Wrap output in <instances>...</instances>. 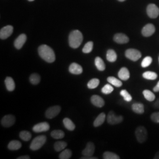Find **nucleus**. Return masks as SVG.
Masks as SVG:
<instances>
[{"label": "nucleus", "mask_w": 159, "mask_h": 159, "mask_svg": "<svg viewBox=\"0 0 159 159\" xmlns=\"http://www.w3.org/2000/svg\"><path fill=\"white\" fill-rule=\"evenodd\" d=\"M39 54L41 58L47 63H53L56 60V56L53 50L47 45H41L39 47Z\"/></svg>", "instance_id": "f257e3e1"}, {"label": "nucleus", "mask_w": 159, "mask_h": 159, "mask_svg": "<svg viewBox=\"0 0 159 159\" xmlns=\"http://www.w3.org/2000/svg\"><path fill=\"white\" fill-rule=\"evenodd\" d=\"M114 41L118 44H126L129 41V37L123 33H117L114 36Z\"/></svg>", "instance_id": "4468645a"}, {"label": "nucleus", "mask_w": 159, "mask_h": 159, "mask_svg": "<svg viewBox=\"0 0 159 159\" xmlns=\"http://www.w3.org/2000/svg\"><path fill=\"white\" fill-rule=\"evenodd\" d=\"M100 84V80L97 79H93L90 80L87 84V87L90 89H96L98 87V85Z\"/></svg>", "instance_id": "72a5a7b5"}, {"label": "nucleus", "mask_w": 159, "mask_h": 159, "mask_svg": "<svg viewBox=\"0 0 159 159\" xmlns=\"http://www.w3.org/2000/svg\"><path fill=\"white\" fill-rule=\"evenodd\" d=\"M13 32V27L11 25H7L1 29L0 38L2 40H5L8 38Z\"/></svg>", "instance_id": "9d476101"}, {"label": "nucleus", "mask_w": 159, "mask_h": 159, "mask_svg": "<svg viewBox=\"0 0 159 159\" xmlns=\"http://www.w3.org/2000/svg\"><path fill=\"white\" fill-rule=\"evenodd\" d=\"M107 81H108L109 83H110L111 84L114 85L117 87H120L123 83L122 82L119 80L116 79V77H113V76H110V77H108L107 78Z\"/></svg>", "instance_id": "cd10ccee"}, {"label": "nucleus", "mask_w": 159, "mask_h": 159, "mask_svg": "<svg viewBox=\"0 0 159 159\" xmlns=\"http://www.w3.org/2000/svg\"><path fill=\"white\" fill-rule=\"evenodd\" d=\"M95 151V146L93 143L89 142L87 144L85 149L83 150L82 154L85 157H90L94 153Z\"/></svg>", "instance_id": "ddd939ff"}, {"label": "nucleus", "mask_w": 159, "mask_h": 159, "mask_svg": "<svg viewBox=\"0 0 159 159\" xmlns=\"http://www.w3.org/2000/svg\"><path fill=\"white\" fill-rule=\"evenodd\" d=\"M50 129V125L47 122H42L34 125L33 130L35 133H41L47 131Z\"/></svg>", "instance_id": "f8f14e48"}, {"label": "nucleus", "mask_w": 159, "mask_h": 159, "mask_svg": "<svg viewBox=\"0 0 159 159\" xmlns=\"http://www.w3.org/2000/svg\"><path fill=\"white\" fill-rule=\"evenodd\" d=\"M21 143L18 140H12L9 143L8 148L11 150H17L21 148Z\"/></svg>", "instance_id": "5701e85b"}, {"label": "nucleus", "mask_w": 159, "mask_h": 159, "mask_svg": "<svg viewBox=\"0 0 159 159\" xmlns=\"http://www.w3.org/2000/svg\"><path fill=\"white\" fill-rule=\"evenodd\" d=\"M63 124L65 127L68 130L73 131L75 128L74 123L68 118H65L63 120Z\"/></svg>", "instance_id": "b1692460"}, {"label": "nucleus", "mask_w": 159, "mask_h": 159, "mask_svg": "<svg viewBox=\"0 0 159 159\" xmlns=\"http://www.w3.org/2000/svg\"><path fill=\"white\" fill-rule=\"evenodd\" d=\"M95 65L96 66L97 68L99 71H104L106 68V65L104 63L102 59L99 57H97L95 59Z\"/></svg>", "instance_id": "393cba45"}, {"label": "nucleus", "mask_w": 159, "mask_h": 159, "mask_svg": "<svg viewBox=\"0 0 159 159\" xmlns=\"http://www.w3.org/2000/svg\"><path fill=\"white\" fill-rule=\"evenodd\" d=\"M6 88L9 91H14L16 87V84L14 80L10 77H7L5 80Z\"/></svg>", "instance_id": "aec40b11"}, {"label": "nucleus", "mask_w": 159, "mask_h": 159, "mask_svg": "<svg viewBox=\"0 0 159 159\" xmlns=\"http://www.w3.org/2000/svg\"><path fill=\"white\" fill-rule=\"evenodd\" d=\"M148 16L152 18H156L159 16V8L154 4H150L147 7Z\"/></svg>", "instance_id": "1a4fd4ad"}, {"label": "nucleus", "mask_w": 159, "mask_h": 159, "mask_svg": "<svg viewBox=\"0 0 159 159\" xmlns=\"http://www.w3.org/2000/svg\"><path fill=\"white\" fill-rule=\"evenodd\" d=\"M72 152L69 149H66L60 154L59 158L60 159H69L71 157Z\"/></svg>", "instance_id": "473e14b6"}, {"label": "nucleus", "mask_w": 159, "mask_h": 159, "mask_svg": "<svg viewBox=\"0 0 159 159\" xmlns=\"http://www.w3.org/2000/svg\"><path fill=\"white\" fill-rule=\"evenodd\" d=\"M83 36L79 30H74L69 35V45L73 48H77L81 44Z\"/></svg>", "instance_id": "f03ea898"}, {"label": "nucleus", "mask_w": 159, "mask_h": 159, "mask_svg": "<svg viewBox=\"0 0 159 159\" xmlns=\"http://www.w3.org/2000/svg\"><path fill=\"white\" fill-rule=\"evenodd\" d=\"M15 122H16L15 117L13 115L9 114V115H6L2 119L1 123V125L3 127L8 128L14 125Z\"/></svg>", "instance_id": "0eeeda50"}, {"label": "nucleus", "mask_w": 159, "mask_h": 159, "mask_svg": "<svg viewBox=\"0 0 159 159\" xmlns=\"http://www.w3.org/2000/svg\"><path fill=\"white\" fill-rule=\"evenodd\" d=\"M98 158L97 157H92V156H90V157H81V159H97Z\"/></svg>", "instance_id": "37998d69"}, {"label": "nucleus", "mask_w": 159, "mask_h": 159, "mask_svg": "<svg viewBox=\"0 0 159 159\" xmlns=\"http://www.w3.org/2000/svg\"><path fill=\"white\" fill-rule=\"evenodd\" d=\"M125 57L128 59L130 60L133 61H136L142 57V54L140 51L136 49L130 48L127 50L125 52Z\"/></svg>", "instance_id": "39448f33"}, {"label": "nucleus", "mask_w": 159, "mask_h": 159, "mask_svg": "<svg viewBox=\"0 0 159 159\" xmlns=\"http://www.w3.org/2000/svg\"><path fill=\"white\" fill-rule=\"evenodd\" d=\"M29 1H33L34 0H29Z\"/></svg>", "instance_id": "49530a36"}, {"label": "nucleus", "mask_w": 159, "mask_h": 159, "mask_svg": "<svg viewBox=\"0 0 159 159\" xmlns=\"http://www.w3.org/2000/svg\"></svg>", "instance_id": "de8ad7c7"}, {"label": "nucleus", "mask_w": 159, "mask_h": 159, "mask_svg": "<svg viewBox=\"0 0 159 159\" xmlns=\"http://www.w3.org/2000/svg\"><path fill=\"white\" fill-rule=\"evenodd\" d=\"M107 120L108 124L114 125L119 124L121 122H122V121L123 120V117L121 116H117L113 111H110L108 113Z\"/></svg>", "instance_id": "423d86ee"}, {"label": "nucleus", "mask_w": 159, "mask_h": 159, "mask_svg": "<svg viewBox=\"0 0 159 159\" xmlns=\"http://www.w3.org/2000/svg\"><path fill=\"white\" fill-rule=\"evenodd\" d=\"M93 43L92 41H89L87 43L84 47L83 48V52L85 54L90 53L93 50Z\"/></svg>", "instance_id": "c9c22d12"}, {"label": "nucleus", "mask_w": 159, "mask_h": 159, "mask_svg": "<svg viewBox=\"0 0 159 159\" xmlns=\"http://www.w3.org/2000/svg\"><path fill=\"white\" fill-rule=\"evenodd\" d=\"M143 77L145 79L154 80L157 78V74L153 71H146L143 74Z\"/></svg>", "instance_id": "bb28decb"}, {"label": "nucleus", "mask_w": 159, "mask_h": 159, "mask_svg": "<svg viewBox=\"0 0 159 159\" xmlns=\"http://www.w3.org/2000/svg\"><path fill=\"white\" fill-rule=\"evenodd\" d=\"M154 159H159V152H157L156 153L155 156H154Z\"/></svg>", "instance_id": "c03bdc74"}, {"label": "nucleus", "mask_w": 159, "mask_h": 159, "mask_svg": "<svg viewBox=\"0 0 159 159\" xmlns=\"http://www.w3.org/2000/svg\"><path fill=\"white\" fill-rule=\"evenodd\" d=\"M69 71L71 74H80L83 73V68L77 63H73L69 67Z\"/></svg>", "instance_id": "f3484780"}, {"label": "nucleus", "mask_w": 159, "mask_h": 159, "mask_svg": "<svg viewBox=\"0 0 159 159\" xmlns=\"http://www.w3.org/2000/svg\"><path fill=\"white\" fill-rule=\"evenodd\" d=\"M61 111V107L59 106H55L48 108L46 112L47 118L51 119L56 117Z\"/></svg>", "instance_id": "6e6552de"}, {"label": "nucleus", "mask_w": 159, "mask_h": 159, "mask_svg": "<svg viewBox=\"0 0 159 159\" xmlns=\"http://www.w3.org/2000/svg\"><path fill=\"white\" fill-rule=\"evenodd\" d=\"M143 96L144 97V98L148 101V102H153L155 100L156 96L154 95L153 92L148 90H144L143 91Z\"/></svg>", "instance_id": "a878e982"}, {"label": "nucleus", "mask_w": 159, "mask_h": 159, "mask_svg": "<svg viewBox=\"0 0 159 159\" xmlns=\"http://www.w3.org/2000/svg\"><path fill=\"white\" fill-rule=\"evenodd\" d=\"M67 146V143L63 141L57 142L54 144V149L57 152H60L63 150Z\"/></svg>", "instance_id": "c756f323"}, {"label": "nucleus", "mask_w": 159, "mask_h": 159, "mask_svg": "<svg viewBox=\"0 0 159 159\" xmlns=\"http://www.w3.org/2000/svg\"><path fill=\"white\" fill-rule=\"evenodd\" d=\"M118 1H121V2H123V1H125V0H118Z\"/></svg>", "instance_id": "a18cd8bd"}, {"label": "nucleus", "mask_w": 159, "mask_h": 159, "mask_svg": "<svg viewBox=\"0 0 159 159\" xmlns=\"http://www.w3.org/2000/svg\"><path fill=\"white\" fill-rule=\"evenodd\" d=\"M132 110L133 111L137 114H142L144 112V106L142 103H139V102H136L134 103L132 105Z\"/></svg>", "instance_id": "6ab92c4d"}, {"label": "nucleus", "mask_w": 159, "mask_h": 159, "mask_svg": "<svg viewBox=\"0 0 159 159\" xmlns=\"http://www.w3.org/2000/svg\"><path fill=\"white\" fill-rule=\"evenodd\" d=\"M151 119L156 123H159V112H155L151 115Z\"/></svg>", "instance_id": "ea45409f"}, {"label": "nucleus", "mask_w": 159, "mask_h": 159, "mask_svg": "<svg viewBox=\"0 0 159 159\" xmlns=\"http://www.w3.org/2000/svg\"><path fill=\"white\" fill-rule=\"evenodd\" d=\"M92 104L97 107H102L104 105V101L102 98L98 95H93L91 97Z\"/></svg>", "instance_id": "dca6fc26"}, {"label": "nucleus", "mask_w": 159, "mask_h": 159, "mask_svg": "<svg viewBox=\"0 0 159 159\" xmlns=\"http://www.w3.org/2000/svg\"><path fill=\"white\" fill-rule=\"evenodd\" d=\"M118 76L121 80L126 81L130 78V72L126 67H122L119 71Z\"/></svg>", "instance_id": "a211bd4d"}, {"label": "nucleus", "mask_w": 159, "mask_h": 159, "mask_svg": "<svg viewBox=\"0 0 159 159\" xmlns=\"http://www.w3.org/2000/svg\"><path fill=\"white\" fill-rule=\"evenodd\" d=\"M106 58L109 62L114 63L117 60V54L113 50L110 49L107 52Z\"/></svg>", "instance_id": "412c9836"}, {"label": "nucleus", "mask_w": 159, "mask_h": 159, "mask_svg": "<svg viewBox=\"0 0 159 159\" xmlns=\"http://www.w3.org/2000/svg\"><path fill=\"white\" fill-rule=\"evenodd\" d=\"M26 40H27V36L25 34H22L20 35L14 41L15 47L18 50L21 49L23 47L24 44H25Z\"/></svg>", "instance_id": "2eb2a0df"}, {"label": "nucleus", "mask_w": 159, "mask_h": 159, "mask_svg": "<svg viewBox=\"0 0 159 159\" xmlns=\"http://www.w3.org/2000/svg\"><path fill=\"white\" fill-rule=\"evenodd\" d=\"M31 134L28 131H22L20 133V137L25 142H28L31 138Z\"/></svg>", "instance_id": "7c9ffc66"}, {"label": "nucleus", "mask_w": 159, "mask_h": 159, "mask_svg": "<svg viewBox=\"0 0 159 159\" xmlns=\"http://www.w3.org/2000/svg\"><path fill=\"white\" fill-rule=\"evenodd\" d=\"M153 91L154 92H159V81L157 84L153 88Z\"/></svg>", "instance_id": "a19ab883"}, {"label": "nucleus", "mask_w": 159, "mask_h": 159, "mask_svg": "<svg viewBox=\"0 0 159 159\" xmlns=\"http://www.w3.org/2000/svg\"><path fill=\"white\" fill-rule=\"evenodd\" d=\"M155 32V27L152 24H148L142 30V33L144 37H150Z\"/></svg>", "instance_id": "9b49d317"}, {"label": "nucleus", "mask_w": 159, "mask_h": 159, "mask_svg": "<svg viewBox=\"0 0 159 159\" xmlns=\"http://www.w3.org/2000/svg\"><path fill=\"white\" fill-rule=\"evenodd\" d=\"M40 80H41L40 76L37 73L31 74L30 77V81L31 83L34 85L38 84L40 83Z\"/></svg>", "instance_id": "2f4dec72"}, {"label": "nucleus", "mask_w": 159, "mask_h": 159, "mask_svg": "<svg viewBox=\"0 0 159 159\" xmlns=\"http://www.w3.org/2000/svg\"><path fill=\"white\" fill-rule=\"evenodd\" d=\"M152 58L150 56H147L145 57L143 60L142 62V67L143 68H146L148 67L152 63Z\"/></svg>", "instance_id": "e433bc0d"}, {"label": "nucleus", "mask_w": 159, "mask_h": 159, "mask_svg": "<svg viewBox=\"0 0 159 159\" xmlns=\"http://www.w3.org/2000/svg\"><path fill=\"white\" fill-rule=\"evenodd\" d=\"M114 90V88L110 84L104 85L102 89V92L105 94H109L111 93Z\"/></svg>", "instance_id": "58836bf2"}, {"label": "nucleus", "mask_w": 159, "mask_h": 159, "mask_svg": "<svg viewBox=\"0 0 159 159\" xmlns=\"http://www.w3.org/2000/svg\"><path fill=\"white\" fill-rule=\"evenodd\" d=\"M120 95L123 97L125 100L127 102H130L132 100V97L126 90H122L120 91Z\"/></svg>", "instance_id": "4c0bfd02"}, {"label": "nucleus", "mask_w": 159, "mask_h": 159, "mask_svg": "<svg viewBox=\"0 0 159 159\" xmlns=\"http://www.w3.org/2000/svg\"><path fill=\"white\" fill-rule=\"evenodd\" d=\"M51 136L55 139H61L65 136V134L62 130H56L51 132Z\"/></svg>", "instance_id": "c85d7f7f"}, {"label": "nucleus", "mask_w": 159, "mask_h": 159, "mask_svg": "<svg viewBox=\"0 0 159 159\" xmlns=\"http://www.w3.org/2000/svg\"><path fill=\"white\" fill-rule=\"evenodd\" d=\"M137 140L140 143L145 142L148 138V131L143 126L138 127L135 131Z\"/></svg>", "instance_id": "20e7f679"}, {"label": "nucleus", "mask_w": 159, "mask_h": 159, "mask_svg": "<svg viewBox=\"0 0 159 159\" xmlns=\"http://www.w3.org/2000/svg\"><path fill=\"white\" fill-rule=\"evenodd\" d=\"M46 136L44 135H41L39 136L36 137L34 138V140L32 141V142L30 144V149L35 151L43 146V145L45 144L46 142Z\"/></svg>", "instance_id": "7ed1b4c3"}, {"label": "nucleus", "mask_w": 159, "mask_h": 159, "mask_svg": "<svg viewBox=\"0 0 159 159\" xmlns=\"http://www.w3.org/2000/svg\"><path fill=\"white\" fill-rule=\"evenodd\" d=\"M17 159H30V157L29 156H23L18 157Z\"/></svg>", "instance_id": "79ce46f5"}, {"label": "nucleus", "mask_w": 159, "mask_h": 159, "mask_svg": "<svg viewBox=\"0 0 159 159\" xmlns=\"http://www.w3.org/2000/svg\"><path fill=\"white\" fill-rule=\"evenodd\" d=\"M103 158L104 159H119L120 157L113 152H106L103 154Z\"/></svg>", "instance_id": "f704fd0d"}, {"label": "nucleus", "mask_w": 159, "mask_h": 159, "mask_svg": "<svg viewBox=\"0 0 159 159\" xmlns=\"http://www.w3.org/2000/svg\"><path fill=\"white\" fill-rule=\"evenodd\" d=\"M106 119V114L104 113L100 114L94 121V126L98 127L102 125Z\"/></svg>", "instance_id": "4be33fe9"}]
</instances>
